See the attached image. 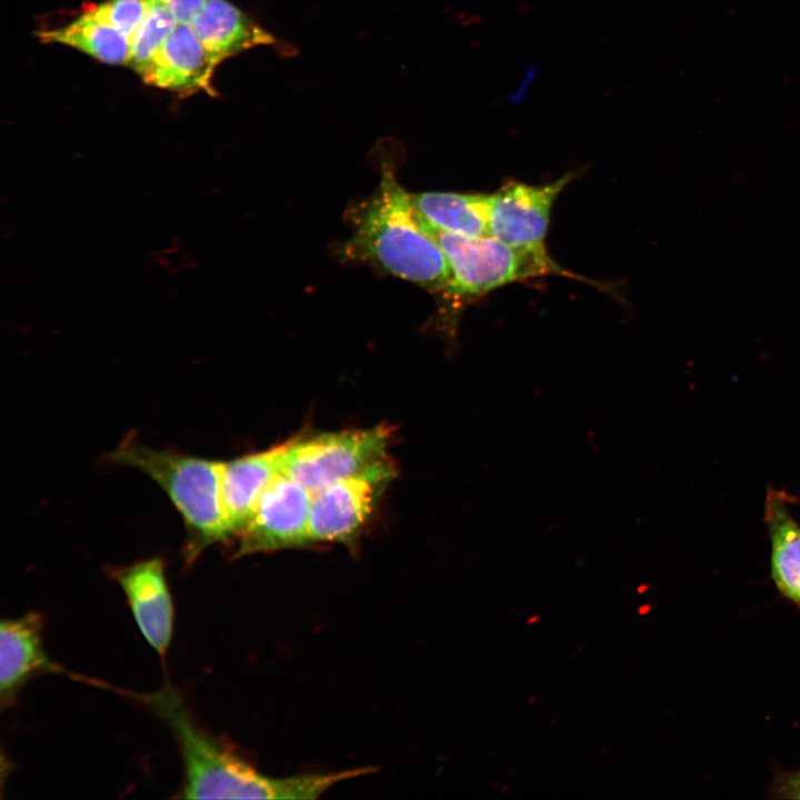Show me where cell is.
<instances>
[{"mask_svg": "<svg viewBox=\"0 0 800 800\" xmlns=\"http://www.w3.org/2000/svg\"><path fill=\"white\" fill-rule=\"evenodd\" d=\"M424 224L449 262L451 280L442 294L453 306L534 277L556 274L588 281L558 264L546 248H517L491 236L467 237Z\"/></svg>", "mask_w": 800, "mask_h": 800, "instance_id": "obj_4", "label": "cell"}, {"mask_svg": "<svg viewBox=\"0 0 800 800\" xmlns=\"http://www.w3.org/2000/svg\"><path fill=\"white\" fill-rule=\"evenodd\" d=\"M127 598L147 642L166 658L173 632V602L161 558H149L109 570Z\"/></svg>", "mask_w": 800, "mask_h": 800, "instance_id": "obj_9", "label": "cell"}, {"mask_svg": "<svg viewBox=\"0 0 800 800\" xmlns=\"http://www.w3.org/2000/svg\"><path fill=\"white\" fill-rule=\"evenodd\" d=\"M173 14L178 22H190L207 0H159Z\"/></svg>", "mask_w": 800, "mask_h": 800, "instance_id": "obj_19", "label": "cell"}, {"mask_svg": "<svg viewBox=\"0 0 800 800\" xmlns=\"http://www.w3.org/2000/svg\"><path fill=\"white\" fill-rule=\"evenodd\" d=\"M37 36L42 42L76 48L104 63L128 64L129 61L130 41L84 12L69 24L38 31Z\"/></svg>", "mask_w": 800, "mask_h": 800, "instance_id": "obj_16", "label": "cell"}, {"mask_svg": "<svg viewBox=\"0 0 800 800\" xmlns=\"http://www.w3.org/2000/svg\"><path fill=\"white\" fill-rule=\"evenodd\" d=\"M780 790L783 791L787 797L800 798V771L789 774L783 782H781Z\"/></svg>", "mask_w": 800, "mask_h": 800, "instance_id": "obj_20", "label": "cell"}, {"mask_svg": "<svg viewBox=\"0 0 800 800\" xmlns=\"http://www.w3.org/2000/svg\"><path fill=\"white\" fill-rule=\"evenodd\" d=\"M134 696L167 724L177 742L183 766L179 798L317 799L339 782L374 771L366 767L333 773L268 777L207 731L173 686Z\"/></svg>", "mask_w": 800, "mask_h": 800, "instance_id": "obj_1", "label": "cell"}, {"mask_svg": "<svg viewBox=\"0 0 800 800\" xmlns=\"http://www.w3.org/2000/svg\"><path fill=\"white\" fill-rule=\"evenodd\" d=\"M534 74H536L534 67H531V68L524 73L523 81H522L521 84L518 87V89L514 90V92L510 96V98H512V99H514V100L518 99V98H523L524 94H526L527 91H528V88H529L531 81L534 79Z\"/></svg>", "mask_w": 800, "mask_h": 800, "instance_id": "obj_21", "label": "cell"}, {"mask_svg": "<svg viewBox=\"0 0 800 800\" xmlns=\"http://www.w3.org/2000/svg\"><path fill=\"white\" fill-rule=\"evenodd\" d=\"M360 208L346 251L384 272L443 293L451 280L449 262L408 193L390 170Z\"/></svg>", "mask_w": 800, "mask_h": 800, "instance_id": "obj_2", "label": "cell"}, {"mask_svg": "<svg viewBox=\"0 0 800 800\" xmlns=\"http://www.w3.org/2000/svg\"><path fill=\"white\" fill-rule=\"evenodd\" d=\"M219 63L189 22H177L153 54L142 80L182 96L206 91L216 96L213 73Z\"/></svg>", "mask_w": 800, "mask_h": 800, "instance_id": "obj_10", "label": "cell"}, {"mask_svg": "<svg viewBox=\"0 0 800 800\" xmlns=\"http://www.w3.org/2000/svg\"><path fill=\"white\" fill-rule=\"evenodd\" d=\"M414 208L429 226L467 237L489 236L492 193L429 191L411 194Z\"/></svg>", "mask_w": 800, "mask_h": 800, "instance_id": "obj_15", "label": "cell"}, {"mask_svg": "<svg viewBox=\"0 0 800 800\" xmlns=\"http://www.w3.org/2000/svg\"><path fill=\"white\" fill-rule=\"evenodd\" d=\"M394 470L390 461L312 493L309 540L346 541L354 536Z\"/></svg>", "mask_w": 800, "mask_h": 800, "instance_id": "obj_8", "label": "cell"}, {"mask_svg": "<svg viewBox=\"0 0 800 800\" xmlns=\"http://www.w3.org/2000/svg\"><path fill=\"white\" fill-rule=\"evenodd\" d=\"M189 23L219 64L253 47L279 43L273 34L227 0H207Z\"/></svg>", "mask_w": 800, "mask_h": 800, "instance_id": "obj_13", "label": "cell"}, {"mask_svg": "<svg viewBox=\"0 0 800 800\" xmlns=\"http://www.w3.org/2000/svg\"><path fill=\"white\" fill-rule=\"evenodd\" d=\"M390 437L391 428L380 424L292 440L284 456L282 471L314 493L388 461Z\"/></svg>", "mask_w": 800, "mask_h": 800, "instance_id": "obj_5", "label": "cell"}, {"mask_svg": "<svg viewBox=\"0 0 800 800\" xmlns=\"http://www.w3.org/2000/svg\"><path fill=\"white\" fill-rule=\"evenodd\" d=\"M573 178L568 172L547 184H503L492 193L489 236L517 248H546L553 203Z\"/></svg>", "mask_w": 800, "mask_h": 800, "instance_id": "obj_7", "label": "cell"}, {"mask_svg": "<svg viewBox=\"0 0 800 800\" xmlns=\"http://www.w3.org/2000/svg\"><path fill=\"white\" fill-rule=\"evenodd\" d=\"M150 3L151 0H106L88 4L83 12L116 29L131 41L148 13Z\"/></svg>", "mask_w": 800, "mask_h": 800, "instance_id": "obj_18", "label": "cell"}, {"mask_svg": "<svg viewBox=\"0 0 800 800\" xmlns=\"http://www.w3.org/2000/svg\"><path fill=\"white\" fill-rule=\"evenodd\" d=\"M43 617L28 612L0 623V702L16 703L18 693L32 678L60 673L63 669L50 659L43 646Z\"/></svg>", "mask_w": 800, "mask_h": 800, "instance_id": "obj_11", "label": "cell"}, {"mask_svg": "<svg viewBox=\"0 0 800 800\" xmlns=\"http://www.w3.org/2000/svg\"><path fill=\"white\" fill-rule=\"evenodd\" d=\"M177 22L162 2L151 0L148 13L130 41L128 66L142 76Z\"/></svg>", "mask_w": 800, "mask_h": 800, "instance_id": "obj_17", "label": "cell"}, {"mask_svg": "<svg viewBox=\"0 0 800 800\" xmlns=\"http://www.w3.org/2000/svg\"><path fill=\"white\" fill-rule=\"evenodd\" d=\"M289 442L223 461V500L234 534L246 528L262 494L282 471Z\"/></svg>", "mask_w": 800, "mask_h": 800, "instance_id": "obj_12", "label": "cell"}, {"mask_svg": "<svg viewBox=\"0 0 800 800\" xmlns=\"http://www.w3.org/2000/svg\"><path fill=\"white\" fill-rule=\"evenodd\" d=\"M792 501L784 490L768 487L764 522L770 538L772 581L784 598L800 604V523L789 508Z\"/></svg>", "mask_w": 800, "mask_h": 800, "instance_id": "obj_14", "label": "cell"}, {"mask_svg": "<svg viewBox=\"0 0 800 800\" xmlns=\"http://www.w3.org/2000/svg\"><path fill=\"white\" fill-rule=\"evenodd\" d=\"M312 492L281 471L262 494L257 509L239 533L236 557L310 542Z\"/></svg>", "mask_w": 800, "mask_h": 800, "instance_id": "obj_6", "label": "cell"}, {"mask_svg": "<svg viewBox=\"0 0 800 800\" xmlns=\"http://www.w3.org/2000/svg\"><path fill=\"white\" fill-rule=\"evenodd\" d=\"M108 459L143 472L167 493L186 527L187 563L209 546L234 534L223 500V461L154 449L133 436L126 437Z\"/></svg>", "mask_w": 800, "mask_h": 800, "instance_id": "obj_3", "label": "cell"}]
</instances>
